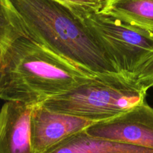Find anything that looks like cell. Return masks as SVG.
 Returning a JSON list of instances; mask_svg holds the SVG:
<instances>
[{
	"mask_svg": "<svg viewBox=\"0 0 153 153\" xmlns=\"http://www.w3.org/2000/svg\"><path fill=\"white\" fill-rule=\"evenodd\" d=\"M95 123L79 117L34 106L31 117V140L35 153H46L65 139Z\"/></svg>",
	"mask_w": 153,
	"mask_h": 153,
	"instance_id": "obj_6",
	"label": "cell"
},
{
	"mask_svg": "<svg viewBox=\"0 0 153 153\" xmlns=\"http://www.w3.org/2000/svg\"><path fill=\"white\" fill-rule=\"evenodd\" d=\"M34 106L7 101L0 110V153H35L31 140Z\"/></svg>",
	"mask_w": 153,
	"mask_h": 153,
	"instance_id": "obj_7",
	"label": "cell"
},
{
	"mask_svg": "<svg viewBox=\"0 0 153 153\" xmlns=\"http://www.w3.org/2000/svg\"><path fill=\"white\" fill-rule=\"evenodd\" d=\"M146 92L132 76L120 73H104L95 75L41 105L52 111L97 123L128 111L146 100Z\"/></svg>",
	"mask_w": 153,
	"mask_h": 153,
	"instance_id": "obj_3",
	"label": "cell"
},
{
	"mask_svg": "<svg viewBox=\"0 0 153 153\" xmlns=\"http://www.w3.org/2000/svg\"><path fill=\"white\" fill-rule=\"evenodd\" d=\"M146 91L153 87V55L132 76Z\"/></svg>",
	"mask_w": 153,
	"mask_h": 153,
	"instance_id": "obj_11",
	"label": "cell"
},
{
	"mask_svg": "<svg viewBox=\"0 0 153 153\" xmlns=\"http://www.w3.org/2000/svg\"><path fill=\"white\" fill-rule=\"evenodd\" d=\"M46 153H153L152 149L93 137L82 131Z\"/></svg>",
	"mask_w": 153,
	"mask_h": 153,
	"instance_id": "obj_8",
	"label": "cell"
},
{
	"mask_svg": "<svg viewBox=\"0 0 153 153\" xmlns=\"http://www.w3.org/2000/svg\"><path fill=\"white\" fill-rule=\"evenodd\" d=\"M99 42L118 73L132 76L153 55V31L91 7H70Z\"/></svg>",
	"mask_w": 153,
	"mask_h": 153,
	"instance_id": "obj_4",
	"label": "cell"
},
{
	"mask_svg": "<svg viewBox=\"0 0 153 153\" xmlns=\"http://www.w3.org/2000/svg\"><path fill=\"white\" fill-rule=\"evenodd\" d=\"M27 37L94 75L118 73L69 6L56 0H9Z\"/></svg>",
	"mask_w": 153,
	"mask_h": 153,
	"instance_id": "obj_2",
	"label": "cell"
},
{
	"mask_svg": "<svg viewBox=\"0 0 153 153\" xmlns=\"http://www.w3.org/2000/svg\"><path fill=\"white\" fill-rule=\"evenodd\" d=\"M69 7L82 6L100 10L104 0H56Z\"/></svg>",
	"mask_w": 153,
	"mask_h": 153,
	"instance_id": "obj_12",
	"label": "cell"
},
{
	"mask_svg": "<svg viewBox=\"0 0 153 153\" xmlns=\"http://www.w3.org/2000/svg\"><path fill=\"white\" fill-rule=\"evenodd\" d=\"M100 11L153 31V0H104Z\"/></svg>",
	"mask_w": 153,
	"mask_h": 153,
	"instance_id": "obj_9",
	"label": "cell"
},
{
	"mask_svg": "<svg viewBox=\"0 0 153 153\" xmlns=\"http://www.w3.org/2000/svg\"><path fill=\"white\" fill-rule=\"evenodd\" d=\"M21 37H27L22 21L9 0H0V64L12 43Z\"/></svg>",
	"mask_w": 153,
	"mask_h": 153,
	"instance_id": "obj_10",
	"label": "cell"
},
{
	"mask_svg": "<svg viewBox=\"0 0 153 153\" xmlns=\"http://www.w3.org/2000/svg\"><path fill=\"white\" fill-rule=\"evenodd\" d=\"M94 76L34 40L21 37L0 64V99L35 106Z\"/></svg>",
	"mask_w": 153,
	"mask_h": 153,
	"instance_id": "obj_1",
	"label": "cell"
},
{
	"mask_svg": "<svg viewBox=\"0 0 153 153\" xmlns=\"http://www.w3.org/2000/svg\"><path fill=\"white\" fill-rule=\"evenodd\" d=\"M93 137L153 150V108L144 100L120 116L91 125Z\"/></svg>",
	"mask_w": 153,
	"mask_h": 153,
	"instance_id": "obj_5",
	"label": "cell"
}]
</instances>
